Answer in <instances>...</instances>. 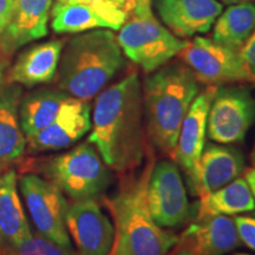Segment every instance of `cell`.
Returning a JSON list of instances; mask_svg holds the SVG:
<instances>
[{"mask_svg":"<svg viewBox=\"0 0 255 255\" xmlns=\"http://www.w3.org/2000/svg\"><path fill=\"white\" fill-rule=\"evenodd\" d=\"M255 122V98L245 87L221 85L210 103L207 136L213 142L232 144L244 141Z\"/></svg>","mask_w":255,"mask_h":255,"instance_id":"cell-8","label":"cell"},{"mask_svg":"<svg viewBox=\"0 0 255 255\" xmlns=\"http://www.w3.org/2000/svg\"><path fill=\"white\" fill-rule=\"evenodd\" d=\"M253 1H254V4H255V0H253Z\"/></svg>","mask_w":255,"mask_h":255,"instance_id":"cell-36","label":"cell"},{"mask_svg":"<svg viewBox=\"0 0 255 255\" xmlns=\"http://www.w3.org/2000/svg\"><path fill=\"white\" fill-rule=\"evenodd\" d=\"M64 44V40H50L25 50L8 70L6 78L4 76L6 84L30 88L50 83L57 73Z\"/></svg>","mask_w":255,"mask_h":255,"instance_id":"cell-17","label":"cell"},{"mask_svg":"<svg viewBox=\"0 0 255 255\" xmlns=\"http://www.w3.org/2000/svg\"><path fill=\"white\" fill-rule=\"evenodd\" d=\"M225 4L228 5H234V4H239V2H244V1H250V0H222Z\"/></svg>","mask_w":255,"mask_h":255,"instance_id":"cell-31","label":"cell"},{"mask_svg":"<svg viewBox=\"0 0 255 255\" xmlns=\"http://www.w3.org/2000/svg\"><path fill=\"white\" fill-rule=\"evenodd\" d=\"M148 141L142 85L137 70H132L98 95L88 142L111 170L127 174L143 162Z\"/></svg>","mask_w":255,"mask_h":255,"instance_id":"cell-1","label":"cell"},{"mask_svg":"<svg viewBox=\"0 0 255 255\" xmlns=\"http://www.w3.org/2000/svg\"><path fill=\"white\" fill-rule=\"evenodd\" d=\"M199 92V82L184 63L164 64L144 79L146 135L157 150L173 154L184 117Z\"/></svg>","mask_w":255,"mask_h":255,"instance_id":"cell-3","label":"cell"},{"mask_svg":"<svg viewBox=\"0 0 255 255\" xmlns=\"http://www.w3.org/2000/svg\"><path fill=\"white\" fill-rule=\"evenodd\" d=\"M155 162L149 159L139 175L124 176L116 195L105 199L114 219L115 238L109 255H168L177 235L154 221L146 187Z\"/></svg>","mask_w":255,"mask_h":255,"instance_id":"cell-2","label":"cell"},{"mask_svg":"<svg viewBox=\"0 0 255 255\" xmlns=\"http://www.w3.org/2000/svg\"><path fill=\"white\" fill-rule=\"evenodd\" d=\"M57 2H59V4H65V2H68V0H57Z\"/></svg>","mask_w":255,"mask_h":255,"instance_id":"cell-33","label":"cell"},{"mask_svg":"<svg viewBox=\"0 0 255 255\" xmlns=\"http://www.w3.org/2000/svg\"><path fill=\"white\" fill-rule=\"evenodd\" d=\"M255 30V4L251 1L231 5L215 20L212 39L240 51Z\"/></svg>","mask_w":255,"mask_h":255,"instance_id":"cell-23","label":"cell"},{"mask_svg":"<svg viewBox=\"0 0 255 255\" xmlns=\"http://www.w3.org/2000/svg\"><path fill=\"white\" fill-rule=\"evenodd\" d=\"M14 13V0H0V34L6 30Z\"/></svg>","mask_w":255,"mask_h":255,"instance_id":"cell-28","label":"cell"},{"mask_svg":"<svg viewBox=\"0 0 255 255\" xmlns=\"http://www.w3.org/2000/svg\"><path fill=\"white\" fill-rule=\"evenodd\" d=\"M0 255H2V254H1V251H0Z\"/></svg>","mask_w":255,"mask_h":255,"instance_id":"cell-35","label":"cell"},{"mask_svg":"<svg viewBox=\"0 0 255 255\" xmlns=\"http://www.w3.org/2000/svg\"><path fill=\"white\" fill-rule=\"evenodd\" d=\"M251 159H252V163H253V168H255V144H254V148H253V150H252Z\"/></svg>","mask_w":255,"mask_h":255,"instance_id":"cell-32","label":"cell"},{"mask_svg":"<svg viewBox=\"0 0 255 255\" xmlns=\"http://www.w3.org/2000/svg\"><path fill=\"white\" fill-rule=\"evenodd\" d=\"M235 226L239 238L245 246L255 252V218L251 216H235Z\"/></svg>","mask_w":255,"mask_h":255,"instance_id":"cell-26","label":"cell"},{"mask_svg":"<svg viewBox=\"0 0 255 255\" xmlns=\"http://www.w3.org/2000/svg\"><path fill=\"white\" fill-rule=\"evenodd\" d=\"M194 73L197 82L207 87H221L250 82L240 52L213 39L196 37L177 55Z\"/></svg>","mask_w":255,"mask_h":255,"instance_id":"cell-9","label":"cell"},{"mask_svg":"<svg viewBox=\"0 0 255 255\" xmlns=\"http://www.w3.org/2000/svg\"><path fill=\"white\" fill-rule=\"evenodd\" d=\"M19 163L21 174H40L75 202L96 200L111 181L110 168L88 141L63 154L21 159Z\"/></svg>","mask_w":255,"mask_h":255,"instance_id":"cell-5","label":"cell"},{"mask_svg":"<svg viewBox=\"0 0 255 255\" xmlns=\"http://www.w3.org/2000/svg\"><path fill=\"white\" fill-rule=\"evenodd\" d=\"M155 6L161 20L178 38L209 32L223 8L216 0H156Z\"/></svg>","mask_w":255,"mask_h":255,"instance_id":"cell-15","label":"cell"},{"mask_svg":"<svg viewBox=\"0 0 255 255\" xmlns=\"http://www.w3.org/2000/svg\"><path fill=\"white\" fill-rule=\"evenodd\" d=\"M52 0H14V13L0 34V57L7 59L18 47L47 36Z\"/></svg>","mask_w":255,"mask_h":255,"instance_id":"cell-16","label":"cell"},{"mask_svg":"<svg viewBox=\"0 0 255 255\" xmlns=\"http://www.w3.org/2000/svg\"><path fill=\"white\" fill-rule=\"evenodd\" d=\"M52 28L56 33H79L92 28H111L95 9L79 2H65L53 5Z\"/></svg>","mask_w":255,"mask_h":255,"instance_id":"cell-24","label":"cell"},{"mask_svg":"<svg viewBox=\"0 0 255 255\" xmlns=\"http://www.w3.org/2000/svg\"><path fill=\"white\" fill-rule=\"evenodd\" d=\"M245 171V158L235 146L206 143L199 165V196L212 193Z\"/></svg>","mask_w":255,"mask_h":255,"instance_id":"cell-19","label":"cell"},{"mask_svg":"<svg viewBox=\"0 0 255 255\" xmlns=\"http://www.w3.org/2000/svg\"><path fill=\"white\" fill-rule=\"evenodd\" d=\"M241 245L234 220L210 216L190 223L168 255H227Z\"/></svg>","mask_w":255,"mask_h":255,"instance_id":"cell-12","label":"cell"},{"mask_svg":"<svg viewBox=\"0 0 255 255\" xmlns=\"http://www.w3.org/2000/svg\"><path fill=\"white\" fill-rule=\"evenodd\" d=\"M19 188L38 234L59 246L72 248L66 228L69 203L62 191L46 178L33 173L21 174Z\"/></svg>","mask_w":255,"mask_h":255,"instance_id":"cell-7","label":"cell"},{"mask_svg":"<svg viewBox=\"0 0 255 255\" xmlns=\"http://www.w3.org/2000/svg\"><path fill=\"white\" fill-rule=\"evenodd\" d=\"M2 255H77L72 248H65L47 240L40 234H32L14 247L0 248Z\"/></svg>","mask_w":255,"mask_h":255,"instance_id":"cell-25","label":"cell"},{"mask_svg":"<svg viewBox=\"0 0 255 255\" xmlns=\"http://www.w3.org/2000/svg\"><path fill=\"white\" fill-rule=\"evenodd\" d=\"M255 202L245 177H238L212 193L200 196L196 219L210 216H231L254 212Z\"/></svg>","mask_w":255,"mask_h":255,"instance_id":"cell-21","label":"cell"},{"mask_svg":"<svg viewBox=\"0 0 255 255\" xmlns=\"http://www.w3.org/2000/svg\"><path fill=\"white\" fill-rule=\"evenodd\" d=\"M69 97L60 90H39L27 95L19 107V120L25 136L33 135L50 126Z\"/></svg>","mask_w":255,"mask_h":255,"instance_id":"cell-22","label":"cell"},{"mask_svg":"<svg viewBox=\"0 0 255 255\" xmlns=\"http://www.w3.org/2000/svg\"><path fill=\"white\" fill-rule=\"evenodd\" d=\"M66 228L77 247L78 255H109L114 245L115 228L95 200L69 205Z\"/></svg>","mask_w":255,"mask_h":255,"instance_id":"cell-13","label":"cell"},{"mask_svg":"<svg viewBox=\"0 0 255 255\" xmlns=\"http://www.w3.org/2000/svg\"><path fill=\"white\" fill-rule=\"evenodd\" d=\"M90 130V103L70 96L50 126L26 136V150L31 154L62 150L78 142Z\"/></svg>","mask_w":255,"mask_h":255,"instance_id":"cell-14","label":"cell"},{"mask_svg":"<svg viewBox=\"0 0 255 255\" xmlns=\"http://www.w3.org/2000/svg\"><path fill=\"white\" fill-rule=\"evenodd\" d=\"M7 64H8L7 59L1 58V57H0V89H1L2 82H4V71L6 66H7Z\"/></svg>","mask_w":255,"mask_h":255,"instance_id":"cell-30","label":"cell"},{"mask_svg":"<svg viewBox=\"0 0 255 255\" xmlns=\"http://www.w3.org/2000/svg\"><path fill=\"white\" fill-rule=\"evenodd\" d=\"M146 202L152 219L161 228L178 227L189 218L186 186L180 167L173 159H161L152 165Z\"/></svg>","mask_w":255,"mask_h":255,"instance_id":"cell-10","label":"cell"},{"mask_svg":"<svg viewBox=\"0 0 255 255\" xmlns=\"http://www.w3.org/2000/svg\"><path fill=\"white\" fill-rule=\"evenodd\" d=\"M13 168L0 174V248L14 247L32 237L18 194Z\"/></svg>","mask_w":255,"mask_h":255,"instance_id":"cell-20","label":"cell"},{"mask_svg":"<svg viewBox=\"0 0 255 255\" xmlns=\"http://www.w3.org/2000/svg\"><path fill=\"white\" fill-rule=\"evenodd\" d=\"M124 66L117 37L109 30H94L69 40L57 69L59 90L90 101Z\"/></svg>","mask_w":255,"mask_h":255,"instance_id":"cell-4","label":"cell"},{"mask_svg":"<svg viewBox=\"0 0 255 255\" xmlns=\"http://www.w3.org/2000/svg\"><path fill=\"white\" fill-rule=\"evenodd\" d=\"M231 255H253V254H248V253H234V254H231Z\"/></svg>","mask_w":255,"mask_h":255,"instance_id":"cell-34","label":"cell"},{"mask_svg":"<svg viewBox=\"0 0 255 255\" xmlns=\"http://www.w3.org/2000/svg\"><path fill=\"white\" fill-rule=\"evenodd\" d=\"M239 52L250 77V82L255 83V30Z\"/></svg>","mask_w":255,"mask_h":255,"instance_id":"cell-27","label":"cell"},{"mask_svg":"<svg viewBox=\"0 0 255 255\" xmlns=\"http://www.w3.org/2000/svg\"><path fill=\"white\" fill-rule=\"evenodd\" d=\"M122 52L145 72H154L187 46L154 17L151 0H136L117 36Z\"/></svg>","mask_w":255,"mask_h":255,"instance_id":"cell-6","label":"cell"},{"mask_svg":"<svg viewBox=\"0 0 255 255\" xmlns=\"http://www.w3.org/2000/svg\"><path fill=\"white\" fill-rule=\"evenodd\" d=\"M218 87H207L199 92L184 117L176 146L171 158L186 174L194 195H199V165L205 148L207 136V119L213 97Z\"/></svg>","mask_w":255,"mask_h":255,"instance_id":"cell-11","label":"cell"},{"mask_svg":"<svg viewBox=\"0 0 255 255\" xmlns=\"http://www.w3.org/2000/svg\"><path fill=\"white\" fill-rule=\"evenodd\" d=\"M244 177H245V180L247 181L248 186H250V188H251V191H252V194H253L254 202H255V168L245 169ZM254 213H255V209H254Z\"/></svg>","mask_w":255,"mask_h":255,"instance_id":"cell-29","label":"cell"},{"mask_svg":"<svg viewBox=\"0 0 255 255\" xmlns=\"http://www.w3.org/2000/svg\"><path fill=\"white\" fill-rule=\"evenodd\" d=\"M21 89L5 84L0 89V174L18 164L26 151V136L19 120Z\"/></svg>","mask_w":255,"mask_h":255,"instance_id":"cell-18","label":"cell"}]
</instances>
